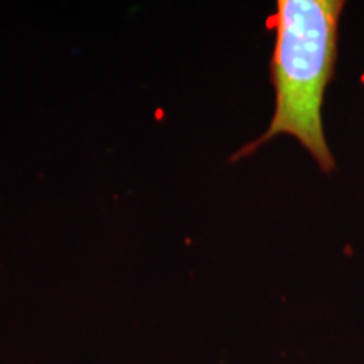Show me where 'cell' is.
<instances>
[{"mask_svg":"<svg viewBox=\"0 0 364 364\" xmlns=\"http://www.w3.org/2000/svg\"><path fill=\"white\" fill-rule=\"evenodd\" d=\"M343 0H279L267 27L275 33L270 81L275 112L265 134L245 145L233 161L248 157L277 135H292L322 172L336 169L322 122L327 85L338 59Z\"/></svg>","mask_w":364,"mask_h":364,"instance_id":"6da1fadb","label":"cell"}]
</instances>
